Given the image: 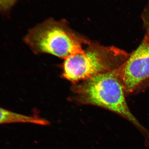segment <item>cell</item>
<instances>
[{"label": "cell", "instance_id": "6da1fadb", "mask_svg": "<svg viewBox=\"0 0 149 149\" xmlns=\"http://www.w3.org/2000/svg\"><path fill=\"white\" fill-rule=\"evenodd\" d=\"M70 101L79 105L98 107L116 113L130 121L149 143V132L130 111L125 90L116 70H110L73 84Z\"/></svg>", "mask_w": 149, "mask_h": 149}, {"label": "cell", "instance_id": "7a4b0ae2", "mask_svg": "<svg viewBox=\"0 0 149 149\" xmlns=\"http://www.w3.org/2000/svg\"><path fill=\"white\" fill-rule=\"evenodd\" d=\"M36 54H49L64 59L82 52L91 41L76 33L66 20L49 18L30 29L24 38Z\"/></svg>", "mask_w": 149, "mask_h": 149}, {"label": "cell", "instance_id": "52a82bcc", "mask_svg": "<svg viewBox=\"0 0 149 149\" xmlns=\"http://www.w3.org/2000/svg\"><path fill=\"white\" fill-rule=\"evenodd\" d=\"M145 40L149 41V27L148 30V33H147L146 36V38H145Z\"/></svg>", "mask_w": 149, "mask_h": 149}, {"label": "cell", "instance_id": "3957f363", "mask_svg": "<svg viewBox=\"0 0 149 149\" xmlns=\"http://www.w3.org/2000/svg\"><path fill=\"white\" fill-rule=\"evenodd\" d=\"M112 53V49L91 42L82 52L65 59L62 76L74 84L110 71Z\"/></svg>", "mask_w": 149, "mask_h": 149}, {"label": "cell", "instance_id": "277c9868", "mask_svg": "<svg viewBox=\"0 0 149 149\" xmlns=\"http://www.w3.org/2000/svg\"><path fill=\"white\" fill-rule=\"evenodd\" d=\"M124 90L127 93L149 77V42H143L125 63L116 69Z\"/></svg>", "mask_w": 149, "mask_h": 149}, {"label": "cell", "instance_id": "8992f818", "mask_svg": "<svg viewBox=\"0 0 149 149\" xmlns=\"http://www.w3.org/2000/svg\"><path fill=\"white\" fill-rule=\"evenodd\" d=\"M17 0H0V11L6 12L11 8Z\"/></svg>", "mask_w": 149, "mask_h": 149}, {"label": "cell", "instance_id": "5b68a950", "mask_svg": "<svg viewBox=\"0 0 149 149\" xmlns=\"http://www.w3.org/2000/svg\"><path fill=\"white\" fill-rule=\"evenodd\" d=\"M15 123H28L42 125L49 124L47 120L11 111L0 107V125Z\"/></svg>", "mask_w": 149, "mask_h": 149}]
</instances>
